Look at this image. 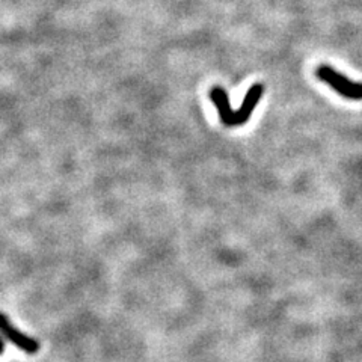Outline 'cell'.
Masks as SVG:
<instances>
[{
    "label": "cell",
    "mask_w": 362,
    "mask_h": 362,
    "mask_svg": "<svg viewBox=\"0 0 362 362\" xmlns=\"http://www.w3.org/2000/svg\"><path fill=\"white\" fill-rule=\"evenodd\" d=\"M317 79L324 81L326 85H329L333 90H337L343 97L350 100H362V84L358 81H352L346 76H343L341 72L333 70L329 65H320L315 70Z\"/></svg>",
    "instance_id": "cell-1"
},
{
    "label": "cell",
    "mask_w": 362,
    "mask_h": 362,
    "mask_svg": "<svg viewBox=\"0 0 362 362\" xmlns=\"http://www.w3.org/2000/svg\"><path fill=\"white\" fill-rule=\"evenodd\" d=\"M262 93H265V86H262L261 84H255V85H252L249 88V90L246 93V97H244L240 109H239L237 112H234L231 127L244 125L249 121L251 115L253 113V111H255V107L260 103V100L262 97Z\"/></svg>",
    "instance_id": "cell-3"
},
{
    "label": "cell",
    "mask_w": 362,
    "mask_h": 362,
    "mask_svg": "<svg viewBox=\"0 0 362 362\" xmlns=\"http://www.w3.org/2000/svg\"><path fill=\"white\" fill-rule=\"evenodd\" d=\"M0 333H2L6 340L14 343L18 349L29 353V355H35V353L40 350V343L15 329L14 326L9 323L8 317L2 313H0Z\"/></svg>",
    "instance_id": "cell-2"
}]
</instances>
